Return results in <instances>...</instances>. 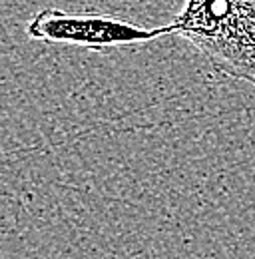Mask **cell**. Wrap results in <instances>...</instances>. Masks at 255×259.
I'll return each mask as SVG.
<instances>
[{"instance_id": "obj_1", "label": "cell", "mask_w": 255, "mask_h": 259, "mask_svg": "<svg viewBox=\"0 0 255 259\" xmlns=\"http://www.w3.org/2000/svg\"><path fill=\"white\" fill-rule=\"evenodd\" d=\"M167 24L216 72L255 86V0H186Z\"/></svg>"}, {"instance_id": "obj_2", "label": "cell", "mask_w": 255, "mask_h": 259, "mask_svg": "<svg viewBox=\"0 0 255 259\" xmlns=\"http://www.w3.org/2000/svg\"><path fill=\"white\" fill-rule=\"evenodd\" d=\"M26 34L32 40H42L52 44H72L94 52H106L118 46L144 44L172 36V28L169 24L144 28L140 24L110 14L42 8L28 20Z\"/></svg>"}]
</instances>
